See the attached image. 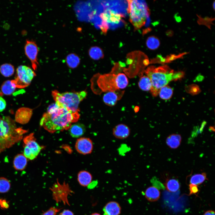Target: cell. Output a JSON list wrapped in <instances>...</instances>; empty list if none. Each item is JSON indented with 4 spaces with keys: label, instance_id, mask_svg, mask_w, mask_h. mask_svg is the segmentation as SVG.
Listing matches in <instances>:
<instances>
[{
    "label": "cell",
    "instance_id": "11",
    "mask_svg": "<svg viewBox=\"0 0 215 215\" xmlns=\"http://www.w3.org/2000/svg\"><path fill=\"white\" fill-rule=\"evenodd\" d=\"M25 53L30 60L32 67L34 70H37L39 63L37 56L39 50L36 42L30 40H27L24 47Z\"/></svg>",
    "mask_w": 215,
    "mask_h": 215
},
{
    "label": "cell",
    "instance_id": "18",
    "mask_svg": "<svg viewBox=\"0 0 215 215\" xmlns=\"http://www.w3.org/2000/svg\"><path fill=\"white\" fill-rule=\"evenodd\" d=\"M92 176L89 172L82 171L78 173L77 180L79 184L83 187H87L92 182Z\"/></svg>",
    "mask_w": 215,
    "mask_h": 215
},
{
    "label": "cell",
    "instance_id": "22",
    "mask_svg": "<svg viewBox=\"0 0 215 215\" xmlns=\"http://www.w3.org/2000/svg\"><path fill=\"white\" fill-rule=\"evenodd\" d=\"M66 62L67 66L71 68H75L78 66L80 63L79 57L74 53H71L67 56Z\"/></svg>",
    "mask_w": 215,
    "mask_h": 215
},
{
    "label": "cell",
    "instance_id": "17",
    "mask_svg": "<svg viewBox=\"0 0 215 215\" xmlns=\"http://www.w3.org/2000/svg\"><path fill=\"white\" fill-rule=\"evenodd\" d=\"M69 130L71 136L73 137L77 138L83 135L86 131V128L83 124L76 123L72 125Z\"/></svg>",
    "mask_w": 215,
    "mask_h": 215
},
{
    "label": "cell",
    "instance_id": "30",
    "mask_svg": "<svg viewBox=\"0 0 215 215\" xmlns=\"http://www.w3.org/2000/svg\"><path fill=\"white\" fill-rule=\"evenodd\" d=\"M160 41L158 39L154 36L149 37L146 41V45L148 48L151 50H155L159 46Z\"/></svg>",
    "mask_w": 215,
    "mask_h": 215
},
{
    "label": "cell",
    "instance_id": "12",
    "mask_svg": "<svg viewBox=\"0 0 215 215\" xmlns=\"http://www.w3.org/2000/svg\"><path fill=\"white\" fill-rule=\"evenodd\" d=\"M75 148L79 153L83 155L88 154L93 150V142L89 138L81 137L77 140Z\"/></svg>",
    "mask_w": 215,
    "mask_h": 215
},
{
    "label": "cell",
    "instance_id": "26",
    "mask_svg": "<svg viewBox=\"0 0 215 215\" xmlns=\"http://www.w3.org/2000/svg\"><path fill=\"white\" fill-rule=\"evenodd\" d=\"M138 85L141 90L145 91L150 90L152 86L150 80L147 76H144L140 78Z\"/></svg>",
    "mask_w": 215,
    "mask_h": 215
},
{
    "label": "cell",
    "instance_id": "8",
    "mask_svg": "<svg viewBox=\"0 0 215 215\" xmlns=\"http://www.w3.org/2000/svg\"><path fill=\"white\" fill-rule=\"evenodd\" d=\"M34 135L33 133H31L23 140L24 144V155L31 160L37 156L42 148L36 142Z\"/></svg>",
    "mask_w": 215,
    "mask_h": 215
},
{
    "label": "cell",
    "instance_id": "33",
    "mask_svg": "<svg viewBox=\"0 0 215 215\" xmlns=\"http://www.w3.org/2000/svg\"><path fill=\"white\" fill-rule=\"evenodd\" d=\"M62 208L55 207L50 208L46 211L44 212L41 215H56Z\"/></svg>",
    "mask_w": 215,
    "mask_h": 215
},
{
    "label": "cell",
    "instance_id": "16",
    "mask_svg": "<svg viewBox=\"0 0 215 215\" xmlns=\"http://www.w3.org/2000/svg\"><path fill=\"white\" fill-rule=\"evenodd\" d=\"M121 210L119 204L114 201L108 202L103 209L104 214L107 215H119Z\"/></svg>",
    "mask_w": 215,
    "mask_h": 215
},
{
    "label": "cell",
    "instance_id": "29",
    "mask_svg": "<svg viewBox=\"0 0 215 215\" xmlns=\"http://www.w3.org/2000/svg\"><path fill=\"white\" fill-rule=\"evenodd\" d=\"M206 174L205 173L194 174L190 178L191 184L199 185L202 183L206 179Z\"/></svg>",
    "mask_w": 215,
    "mask_h": 215
},
{
    "label": "cell",
    "instance_id": "28",
    "mask_svg": "<svg viewBox=\"0 0 215 215\" xmlns=\"http://www.w3.org/2000/svg\"><path fill=\"white\" fill-rule=\"evenodd\" d=\"M165 185L167 190L171 192H175L178 191L180 188L179 181L175 179H171L165 183Z\"/></svg>",
    "mask_w": 215,
    "mask_h": 215
},
{
    "label": "cell",
    "instance_id": "7",
    "mask_svg": "<svg viewBox=\"0 0 215 215\" xmlns=\"http://www.w3.org/2000/svg\"><path fill=\"white\" fill-rule=\"evenodd\" d=\"M36 76V73L30 67L21 65L16 69L15 79L11 81L16 88H24L30 85Z\"/></svg>",
    "mask_w": 215,
    "mask_h": 215
},
{
    "label": "cell",
    "instance_id": "3",
    "mask_svg": "<svg viewBox=\"0 0 215 215\" xmlns=\"http://www.w3.org/2000/svg\"><path fill=\"white\" fill-rule=\"evenodd\" d=\"M28 131L17 128L15 121L9 116H0V153L22 139Z\"/></svg>",
    "mask_w": 215,
    "mask_h": 215
},
{
    "label": "cell",
    "instance_id": "6",
    "mask_svg": "<svg viewBox=\"0 0 215 215\" xmlns=\"http://www.w3.org/2000/svg\"><path fill=\"white\" fill-rule=\"evenodd\" d=\"M53 199L57 203L62 202L64 205H70L68 197L74 193L69 184L64 182H59L58 179L50 188Z\"/></svg>",
    "mask_w": 215,
    "mask_h": 215
},
{
    "label": "cell",
    "instance_id": "19",
    "mask_svg": "<svg viewBox=\"0 0 215 215\" xmlns=\"http://www.w3.org/2000/svg\"><path fill=\"white\" fill-rule=\"evenodd\" d=\"M160 193L156 187L151 186L148 188L145 191V195L148 200L150 202H155L160 198Z\"/></svg>",
    "mask_w": 215,
    "mask_h": 215
},
{
    "label": "cell",
    "instance_id": "9",
    "mask_svg": "<svg viewBox=\"0 0 215 215\" xmlns=\"http://www.w3.org/2000/svg\"><path fill=\"white\" fill-rule=\"evenodd\" d=\"M123 16L112 9H107L100 15L102 20L100 28L103 32L106 33L110 24H118Z\"/></svg>",
    "mask_w": 215,
    "mask_h": 215
},
{
    "label": "cell",
    "instance_id": "24",
    "mask_svg": "<svg viewBox=\"0 0 215 215\" xmlns=\"http://www.w3.org/2000/svg\"><path fill=\"white\" fill-rule=\"evenodd\" d=\"M16 87L11 80H7L4 82L1 87L2 93L6 95H10L15 91Z\"/></svg>",
    "mask_w": 215,
    "mask_h": 215
},
{
    "label": "cell",
    "instance_id": "31",
    "mask_svg": "<svg viewBox=\"0 0 215 215\" xmlns=\"http://www.w3.org/2000/svg\"><path fill=\"white\" fill-rule=\"evenodd\" d=\"M117 78L118 87L119 90L126 87L128 84V80L124 73H120L117 74Z\"/></svg>",
    "mask_w": 215,
    "mask_h": 215
},
{
    "label": "cell",
    "instance_id": "32",
    "mask_svg": "<svg viewBox=\"0 0 215 215\" xmlns=\"http://www.w3.org/2000/svg\"><path fill=\"white\" fill-rule=\"evenodd\" d=\"M10 187V182L7 179L4 177H0V193L8 192Z\"/></svg>",
    "mask_w": 215,
    "mask_h": 215
},
{
    "label": "cell",
    "instance_id": "35",
    "mask_svg": "<svg viewBox=\"0 0 215 215\" xmlns=\"http://www.w3.org/2000/svg\"><path fill=\"white\" fill-rule=\"evenodd\" d=\"M189 195L196 194L198 192L199 189L198 185L190 184L189 185Z\"/></svg>",
    "mask_w": 215,
    "mask_h": 215
},
{
    "label": "cell",
    "instance_id": "2",
    "mask_svg": "<svg viewBox=\"0 0 215 215\" xmlns=\"http://www.w3.org/2000/svg\"><path fill=\"white\" fill-rule=\"evenodd\" d=\"M146 76L150 80L152 86L150 90L153 96H157L160 89L167 85L170 82L182 78L184 76L182 71H174L167 65L156 67H148L145 70Z\"/></svg>",
    "mask_w": 215,
    "mask_h": 215
},
{
    "label": "cell",
    "instance_id": "20",
    "mask_svg": "<svg viewBox=\"0 0 215 215\" xmlns=\"http://www.w3.org/2000/svg\"><path fill=\"white\" fill-rule=\"evenodd\" d=\"M181 136L178 134H173L167 138L166 142L167 145L172 149H176L180 145L181 142Z\"/></svg>",
    "mask_w": 215,
    "mask_h": 215
},
{
    "label": "cell",
    "instance_id": "14",
    "mask_svg": "<svg viewBox=\"0 0 215 215\" xmlns=\"http://www.w3.org/2000/svg\"><path fill=\"white\" fill-rule=\"evenodd\" d=\"M112 134L114 137L119 139H124L128 138L130 134V128L124 124H119L113 129Z\"/></svg>",
    "mask_w": 215,
    "mask_h": 215
},
{
    "label": "cell",
    "instance_id": "15",
    "mask_svg": "<svg viewBox=\"0 0 215 215\" xmlns=\"http://www.w3.org/2000/svg\"><path fill=\"white\" fill-rule=\"evenodd\" d=\"M119 90L108 92L104 95L103 101L106 105L112 106L116 104L117 101L121 98L124 93V91L118 92Z\"/></svg>",
    "mask_w": 215,
    "mask_h": 215
},
{
    "label": "cell",
    "instance_id": "4",
    "mask_svg": "<svg viewBox=\"0 0 215 215\" xmlns=\"http://www.w3.org/2000/svg\"><path fill=\"white\" fill-rule=\"evenodd\" d=\"M52 95L55 103L58 106L75 113L79 112V105L86 98L87 92L82 91L61 93L55 90L52 91Z\"/></svg>",
    "mask_w": 215,
    "mask_h": 215
},
{
    "label": "cell",
    "instance_id": "1",
    "mask_svg": "<svg viewBox=\"0 0 215 215\" xmlns=\"http://www.w3.org/2000/svg\"><path fill=\"white\" fill-rule=\"evenodd\" d=\"M80 116L79 112H73L55 103L48 107L40 124L48 132L53 133L69 129L72 123L78 121Z\"/></svg>",
    "mask_w": 215,
    "mask_h": 215
},
{
    "label": "cell",
    "instance_id": "39",
    "mask_svg": "<svg viewBox=\"0 0 215 215\" xmlns=\"http://www.w3.org/2000/svg\"><path fill=\"white\" fill-rule=\"evenodd\" d=\"M90 215H101L97 213H93Z\"/></svg>",
    "mask_w": 215,
    "mask_h": 215
},
{
    "label": "cell",
    "instance_id": "38",
    "mask_svg": "<svg viewBox=\"0 0 215 215\" xmlns=\"http://www.w3.org/2000/svg\"><path fill=\"white\" fill-rule=\"evenodd\" d=\"M203 215H215V212L212 210H209L205 212Z\"/></svg>",
    "mask_w": 215,
    "mask_h": 215
},
{
    "label": "cell",
    "instance_id": "37",
    "mask_svg": "<svg viewBox=\"0 0 215 215\" xmlns=\"http://www.w3.org/2000/svg\"><path fill=\"white\" fill-rule=\"evenodd\" d=\"M58 215H74L73 213L71 211L66 209L63 210Z\"/></svg>",
    "mask_w": 215,
    "mask_h": 215
},
{
    "label": "cell",
    "instance_id": "23",
    "mask_svg": "<svg viewBox=\"0 0 215 215\" xmlns=\"http://www.w3.org/2000/svg\"><path fill=\"white\" fill-rule=\"evenodd\" d=\"M88 54L90 57L94 60H99L104 56L102 49L96 46L91 47L89 50Z\"/></svg>",
    "mask_w": 215,
    "mask_h": 215
},
{
    "label": "cell",
    "instance_id": "5",
    "mask_svg": "<svg viewBox=\"0 0 215 215\" xmlns=\"http://www.w3.org/2000/svg\"><path fill=\"white\" fill-rule=\"evenodd\" d=\"M127 1L129 21L135 29H139L145 24L150 15L147 5L143 1L131 0Z\"/></svg>",
    "mask_w": 215,
    "mask_h": 215
},
{
    "label": "cell",
    "instance_id": "36",
    "mask_svg": "<svg viewBox=\"0 0 215 215\" xmlns=\"http://www.w3.org/2000/svg\"><path fill=\"white\" fill-rule=\"evenodd\" d=\"M6 104L5 100L0 96V112L3 111L5 108Z\"/></svg>",
    "mask_w": 215,
    "mask_h": 215
},
{
    "label": "cell",
    "instance_id": "10",
    "mask_svg": "<svg viewBox=\"0 0 215 215\" xmlns=\"http://www.w3.org/2000/svg\"><path fill=\"white\" fill-rule=\"evenodd\" d=\"M117 74L108 73L101 75L97 80L98 87L103 92L114 91L119 90L118 87Z\"/></svg>",
    "mask_w": 215,
    "mask_h": 215
},
{
    "label": "cell",
    "instance_id": "25",
    "mask_svg": "<svg viewBox=\"0 0 215 215\" xmlns=\"http://www.w3.org/2000/svg\"><path fill=\"white\" fill-rule=\"evenodd\" d=\"M173 94V89L169 86L166 85L160 89L158 94L162 99L168 100L171 97Z\"/></svg>",
    "mask_w": 215,
    "mask_h": 215
},
{
    "label": "cell",
    "instance_id": "21",
    "mask_svg": "<svg viewBox=\"0 0 215 215\" xmlns=\"http://www.w3.org/2000/svg\"><path fill=\"white\" fill-rule=\"evenodd\" d=\"M27 163V158L22 154H19L14 157L13 164L15 169L17 170H23Z\"/></svg>",
    "mask_w": 215,
    "mask_h": 215
},
{
    "label": "cell",
    "instance_id": "27",
    "mask_svg": "<svg viewBox=\"0 0 215 215\" xmlns=\"http://www.w3.org/2000/svg\"><path fill=\"white\" fill-rule=\"evenodd\" d=\"M0 72L1 74L5 77H9L12 76L14 72V66L11 64L5 63L0 67Z\"/></svg>",
    "mask_w": 215,
    "mask_h": 215
},
{
    "label": "cell",
    "instance_id": "40",
    "mask_svg": "<svg viewBox=\"0 0 215 215\" xmlns=\"http://www.w3.org/2000/svg\"><path fill=\"white\" fill-rule=\"evenodd\" d=\"M213 8L214 9V10H215V1H214V3L213 4Z\"/></svg>",
    "mask_w": 215,
    "mask_h": 215
},
{
    "label": "cell",
    "instance_id": "13",
    "mask_svg": "<svg viewBox=\"0 0 215 215\" xmlns=\"http://www.w3.org/2000/svg\"><path fill=\"white\" fill-rule=\"evenodd\" d=\"M33 113L31 108L22 107L16 111L15 116V121L16 122L24 124L27 123L30 120Z\"/></svg>",
    "mask_w": 215,
    "mask_h": 215
},
{
    "label": "cell",
    "instance_id": "41",
    "mask_svg": "<svg viewBox=\"0 0 215 215\" xmlns=\"http://www.w3.org/2000/svg\"><path fill=\"white\" fill-rule=\"evenodd\" d=\"M103 215H106V214H104H104Z\"/></svg>",
    "mask_w": 215,
    "mask_h": 215
},
{
    "label": "cell",
    "instance_id": "34",
    "mask_svg": "<svg viewBox=\"0 0 215 215\" xmlns=\"http://www.w3.org/2000/svg\"><path fill=\"white\" fill-rule=\"evenodd\" d=\"M10 207L9 202L5 199L0 198V208L3 210L8 209Z\"/></svg>",
    "mask_w": 215,
    "mask_h": 215
}]
</instances>
